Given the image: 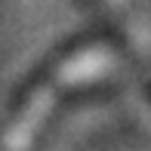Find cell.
Wrapping results in <instances>:
<instances>
[{
	"instance_id": "1",
	"label": "cell",
	"mask_w": 151,
	"mask_h": 151,
	"mask_svg": "<svg viewBox=\"0 0 151 151\" xmlns=\"http://www.w3.org/2000/svg\"><path fill=\"white\" fill-rule=\"evenodd\" d=\"M114 65H117V59H114V52L108 50V46H86V50L74 52L71 59H65L56 68V74H52L43 86H37V90L31 93V99L25 102L19 117L9 123V129H6V136H3V148L6 151H28L34 136H37V129L43 127L46 117L52 114L59 96L65 90H74V86H80V83H90V80H99V77H105V74H111Z\"/></svg>"
}]
</instances>
